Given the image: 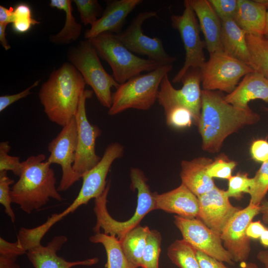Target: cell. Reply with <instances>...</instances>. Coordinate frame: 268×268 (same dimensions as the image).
Returning <instances> with one entry per match:
<instances>
[{"instance_id": "cell-1", "label": "cell", "mask_w": 268, "mask_h": 268, "mask_svg": "<svg viewBox=\"0 0 268 268\" xmlns=\"http://www.w3.org/2000/svg\"><path fill=\"white\" fill-rule=\"evenodd\" d=\"M201 98V112L197 126L204 151L218 152L229 135L260 120V115L249 107L234 106L216 92L202 89Z\"/></svg>"}, {"instance_id": "cell-2", "label": "cell", "mask_w": 268, "mask_h": 268, "mask_svg": "<svg viewBox=\"0 0 268 268\" xmlns=\"http://www.w3.org/2000/svg\"><path fill=\"white\" fill-rule=\"evenodd\" d=\"M86 84L81 73L70 63H64L54 70L38 93L49 120L65 126L75 116Z\"/></svg>"}, {"instance_id": "cell-3", "label": "cell", "mask_w": 268, "mask_h": 268, "mask_svg": "<svg viewBox=\"0 0 268 268\" xmlns=\"http://www.w3.org/2000/svg\"><path fill=\"white\" fill-rule=\"evenodd\" d=\"M45 159L44 154H39L22 161L21 175L10 189L12 203L28 214L42 207L50 198L63 201L56 187L54 171Z\"/></svg>"}, {"instance_id": "cell-4", "label": "cell", "mask_w": 268, "mask_h": 268, "mask_svg": "<svg viewBox=\"0 0 268 268\" xmlns=\"http://www.w3.org/2000/svg\"><path fill=\"white\" fill-rule=\"evenodd\" d=\"M131 186L137 191V205L133 215L125 221H119L109 214L107 208V196L110 184L108 183L103 193L95 199L94 211L96 222L93 228L95 233L100 232L115 236L120 239L127 232L139 225L140 222L149 212L156 209L154 193L150 191L147 179L142 170L132 168L130 171Z\"/></svg>"}, {"instance_id": "cell-5", "label": "cell", "mask_w": 268, "mask_h": 268, "mask_svg": "<svg viewBox=\"0 0 268 268\" xmlns=\"http://www.w3.org/2000/svg\"><path fill=\"white\" fill-rule=\"evenodd\" d=\"M172 67V64L162 65L120 84L112 93V104L108 115L114 116L128 109L149 110L157 100L162 80Z\"/></svg>"}, {"instance_id": "cell-6", "label": "cell", "mask_w": 268, "mask_h": 268, "mask_svg": "<svg viewBox=\"0 0 268 268\" xmlns=\"http://www.w3.org/2000/svg\"><path fill=\"white\" fill-rule=\"evenodd\" d=\"M88 40L95 48L99 57L110 65L112 76L120 84L142 72H150L163 65L154 60L137 56L113 33H101Z\"/></svg>"}, {"instance_id": "cell-7", "label": "cell", "mask_w": 268, "mask_h": 268, "mask_svg": "<svg viewBox=\"0 0 268 268\" xmlns=\"http://www.w3.org/2000/svg\"><path fill=\"white\" fill-rule=\"evenodd\" d=\"M67 58L81 73L86 84L91 87L102 106L109 109L112 104L111 88L117 89L120 84L105 70L90 40L81 41L69 49Z\"/></svg>"}, {"instance_id": "cell-8", "label": "cell", "mask_w": 268, "mask_h": 268, "mask_svg": "<svg viewBox=\"0 0 268 268\" xmlns=\"http://www.w3.org/2000/svg\"><path fill=\"white\" fill-rule=\"evenodd\" d=\"M200 69L203 90H219L228 94L237 86L240 79L254 70L245 63L223 51L210 53Z\"/></svg>"}, {"instance_id": "cell-9", "label": "cell", "mask_w": 268, "mask_h": 268, "mask_svg": "<svg viewBox=\"0 0 268 268\" xmlns=\"http://www.w3.org/2000/svg\"><path fill=\"white\" fill-rule=\"evenodd\" d=\"M184 5L182 14L171 17L172 26L179 32L185 51L184 64L173 78V83L180 82L189 69H201L205 63L197 16L189 0H185Z\"/></svg>"}, {"instance_id": "cell-10", "label": "cell", "mask_w": 268, "mask_h": 268, "mask_svg": "<svg viewBox=\"0 0 268 268\" xmlns=\"http://www.w3.org/2000/svg\"><path fill=\"white\" fill-rule=\"evenodd\" d=\"M124 152L123 146L117 142L106 147L100 161L82 176V184L77 197L67 208L58 213L59 219L61 220L103 193L108 184L106 179L110 168L115 160L123 156Z\"/></svg>"}, {"instance_id": "cell-11", "label": "cell", "mask_w": 268, "mask_h": 268, "mask_svg": "<svg viewBox=\"0 0 268 268\" xmlns=\"http://www.w3.org/2000/svg\"><path fill=\"white\" fill-rule=\"evenodd\" d=\"M181 81L183 83L182 87L176 89L170 81L168 74L166 75L161 82L157 100L163 108L180 106L188 109L192 114L194 123L197 126L201 107L200 69H189Z\"/></svg>"}, {"instance_id": "cell-12", "label": "cell", "mask_w": 268, "mask_h": 268, "mask_svg": "<svg viewBox=\"0 0 268 268\" xmlns=\"http://www.w3.org/2000/svg\"><path fill=\"white\" fill-rule=\"evenodd\" d=\"M152 17H158L154 11L139 13L125 30L116 34L117 38L133 53L146 56L148 59L163 65L172 64L176 57L170 56L164 48L161 39L145 35L142 28L144 22Z\"/></svg>"}, {"instance_id": "cell-13", "label": "cell", "mask_w": 268, "mask_h": 268, "mask_svg": "<svg viewBox=\"0 0 268 268\" xmlns=\"http://www.w3.org/2000/svg\"><path fill=\"white\" fill-rule=\"evenodd\" d=\"M77 144V126L74 117L63 127L61 132L48 145L50 155L47 161L51 164L60 165L62 170L61 180L57 188L59 192L67 190L80 179L73 168Z\"/></svg>"}, {"instance_id": "cell-14", "label": "cell", "mask_w": 268, "mask_h": 268, "mask_svg": "<svg viewBox=\"0 0 268 268\" xmlns=\"http://www.w3.org/2000/svg\"><path fill=\"white\" fill-rule=\"evenodd\" d=\"M92 93L93 91L90 90L84 91L74 116L77 126V144L73 168L80 178L94 167L101 158L95 152V142L102 131L98 126L90 124L86 112V100L92 97Z\"/></svg>"}, {"instance_id": "cell-15", "label": "cell", "mask_w": 268, "mask_h": 268, "mask_svg": "<svg viewBox=\"0 0 268 268\" xmlns=\"http://www.w3.org/2000/svg\"><path fill=\"white\" fill-rule=\"evenodd\" d=\"M174 224L183 239L196 251L222 262L232 264L230 254L224 248L220 235L207 227L198 218H185L174 215Z\"/></svg>"}, {"instance_id": "cell-16", "label": "cell", "mask_w": 268, "mask_h": 268, "mask_svg": "<svg viewBox=\"0 0 268 268\" xmlns=\"http://www.w3.org/2000/svg\"><path fill=\"white\" fill-rule=\"evenodd\" d=\"M260 212V205L249 202L245 208L235 213L224 228L221 239L233 262L241 263L248 259L251 252V239L247 235V228Z\"/></svg>"}, {"instance_id": "cell-17", "label": "cell", "mask_w": 268, "mask_h": 268, "mask_svg": "<svg viewBox=\"0 0 268 268\" xmlns=\"http://www.w3.org/2000/svg\"><path fill=\"white\" fill-rule=\"evenodd\" d=\"M198 198L200 211L197 218L219 235L240 210L230 203L226 191L216 186Z\"/></svg>"}, {"instance_id": "cell-18", "label": "cell", "mask_w": 268, "mask_h": 268, "mask_svg": "<svg viewBox=\"0 0 268 268\" xmlns=\"http://www.w3.org/2000/svg\"><path fill=\"white\" fill-rule=\"evenodd\" d=\"M142 0H112L106 1L102 15L84 33V38L90 39L103 33L119 34L128 16L141 3Z\"/></svg>"}, {"instance_id": "cell-19", "label": "cell", "mask_w": 268, "mask_h": 268, "mask_svg": "<svg viewBox=\"0 0 268 268\" xmlns=\"http://www.w3.org/2000/svg\"><path fill=\"white\" fill-rule=\"evenodd\" d=\"M67 240L65 235L53 238L46 246L41 244L28 250L26 255L34 268H71L77 266H92L97 263L96 258L69 262L57 255Z\"/></svg>"}, {"instance_id": "cell-20", "label": "cell", "mask_w": 268, "mask_h": 268, "mask_svg": "<svg viewBox=\"0 0 268 268\" xmlns=\"http://www.w3.org/2000/svg\"><path fill=\"white\" fill-rule=\"evenodd\" d=\"M156 209L185 218H197L200 211L198 198L182 184L161 194L154 193Z\"/></svg>"}, {"instance_id": "cell-21", "label": "cell", "mask_w": 268, "mask_h": 268, "mask_svg": "<svg viewBox=\"0 0 268 268\" xmlns=\"http://www.w3.org/2000/svg\"><path fill=\"white\" fill-rule=\"evenodd\" d=\"M199 22L209 53L223 51L221 41V22L207 0H189Z\"/></svg>"}, {"instance_id": "cell-22", "label": "cell", "mask_w": 268, "mask_h": 268, "mask_svg": "<svg viewBox=\"0 0 268 268\" xmlns=\"http://www.w3.org/2000/svg\"><path fill=\"white\" fill-rule=\"evenodd\" d=\"M228 103L241 108L255 99L268 102V79L255 71L248 73L231 93L224 97Z\"/></svg>"}, {"instance_id": "cell-23", "label": "cell", "mask_w": 268, "mask_h": 268, "mask_svg": "<svg viewBox=\"0 0 268 268\" xmlns=\"http://www.w3.org/2000/svg\"><path fill=\"white\" fill-rule=\"evenodd\" d=\"M212 160L199 157L191 160H183L181 164L180 177L182 184L197 197L209 192L216 186L212 178L206 173L208 165Z\"/></svg>"}, {"instance_id": "cell-24", "label": "cell", "mask_w": 268, "mask_h": 268, "mask_svg": "<svg viewBox=\"0 0 268 268\" xmlns=\"http://www.w3.org/2000/svg\"><path fill=\"white\" fill-rule=\"evenodd\" d=\"M267 12V4L264 0H238L233 19L246 33L263 36Z\"/></svg>"}, {"instance_id": "cell-25", "label": "cell", "mask_w": 268, "mask_h": 268, "mask_svg": "<svg viewBox=\"0 0 268 268\" xmlns=\"http://www.w3.org/2000/svg\"><path fill=\"white\" fill-rule=\"evenodd\" d=\"M246 35V32L238 26L233 18L221 21V41L223 52L251 67Z\"/></svg>"}, {"instance_id": "cell-26", "label": "cell", "mask_w": 268, "mask_h": 268, "mask_svg": "<svg viewBox=\"0 0 268 268\" xmlns=\"http://www.w3.org/2000/svg\"><path fill=\"white\" fill-rule=\"evenodd\" d=\"M71 0H51L49 5L63 10L65 13V23L62 30L55 35H51L50 41L56 45H65L78 39L82 30L81 25L77 23L72 14Z\"/></svg>"}, {"instance_id": "cell-27", "label": "cell", "mask_w": 268, "mask_h": 268, "mask_svg": "<svg viewBox=\"0 0 268 268\" xmlns=\"http://www.w3.org/2000/svg\"><path fill=\"white\" fill-rule=\"evenodd\" d=\"M150 229L140 225L119 239L129 262L135 268L140 267L143 252Z\"/></svg>"}, {"instance_id": "cell-28", "label": "cell", "mask_w": 268, "mask_h": 268, "mask_svg": "<svg viewBox=\"0 0 268 268\" xmlns=\"http://www.w3.org/2000/svg\"><path fill=\"white\" fill-rule=\"evenodd\" d=\"M93 243L102 244L107 255L106 268H135L128 260L119 240L115 236L101 233H95L89 238Z\"/></svg>"}, {"instance_id": "cell-29", "label": "cell", "mask_w": 268, "mask_h": 268, "mask_svg": "<svg viewBox=\"0 0 268 268\" xmlns=\"http://www.w3.org/2000/svg\"><path fill=\"white\" fill-rule=\"evenodd\" d=\"M251 67L268 79V41L264 36L246 33Z\"/></svg>"}, {"instance_id": "cell-30", "label": "cell", "mask_w": 268, "mask_h": 268, "mask_svg": "<svg viewBox=\"0 0 268 268\" xmlns=\"http://www.w3.org/2000/svg\"><path fill=\"white\" fill-rule=\"evenodd\" d=\"M167 255L172 262L180 268H201L196 250L183 239L173 242L168 248Z\"/></svg>"}, {"instance_id": "cell-31", "label": "cell", "mask_w": 268, "mask_h": 268, "mask_svg": "<svg viewBox=\"0 0 268 268\" xmlns=\"http://www.w3.org/2000/svg\"><path fill=\"white\" fill-rule=\"evenodd\" d=\"M161 243L160 233L156 230H150L143 252L140 267L158 268Z\"/></svg>"}, {"instance_id": "cell-32", "label": "cell", "mask_w": 268, "mask_h": 268, "mask_svg": "<svg viewBox=\"0 0 268 268\" xmlns=\"http://www.w3.org/2000/svg\"><path fill=\"white\" fill-rule=\"evenodd\" d=\"M253 180V185L249 193L250 203L261 205L268 191V161L262 163Z\"/></svg>"}, {"instance_id": "cell-33", "label": "cell", "mask_w": 268, "mask_h": 268, "mask_svg": "<svg viewBox=\"0 0 268 268\" xmlns=\"http://www.w3.org/2000/svg\"><path fill=\"white\" fill-rule=\"evenodd\" d=\"M40 22L33 18L30 6L25 2H20L14 8L12 27L16 33L23 34Z\"/></svg>"}, {"instance_id": "cell-34", "label": "cell", "mask_w": 268, "mask_h": 268, "mask_svg": "<svg viewBox=\"0 0 268 268\" xmlns=\"http://www.w3.org/2000/svg\"><path fill=\"white\" fill-rule=\"evenodd\" d=\"M26 254L17 241L9 242L0 238V268H21L16 263L18 256Z\"/></svg>"}, {"instance_id": "cell-35", "label": "cell", "mask_w": 268, "mask_h": 268, "mask_svg": "<svg viewBox=\"0 0 268 268\" xmlns=\"http://www.w3.org/2000/svg\"><path fill=\"white\" fill-rule=\"evenodd\" d=\"M166 122L169 127L181 129L190 127L194 122L191 112L180 106H172L163 108Z\"/></svg>"}, {"instance_id": "cell-36", "label": "cell", "mask_w": 268, "mask_h": 268, "mask_svg": "<svg viewBox=\"0 0 268 268\" xmlns=\"http://www.w3.org/2000/svg\"><path fill=\"white\" fill-rule=\"evenodd\" d=\"M80 14L81 22L84 25H93L103 12L102 7L97 0H74Z\"/></svg>"}, {"instance_id": "cell-37", "label": "cell", "mask_w": 268, "mask_h": 268, "mask_svg": "<svg viewBox=\"0 0 268 268\" xmlns=\"http://www.w3.org/2000/svg\"><path fill=\"white\" fill-rule=\"evenodd\" d=\"M253 183V178H249L247 173H239L228 179L226 194L229 198H241L243 193H249Z\"/></svg>"}, {"instance_id": "cell-38", "label": "cell", "mask_w": 268, "mask_h": 268, "mask_svg": "<svg viewBox=\"0 0 268 268\" xmlns=\"http://www.w3.org/2000/svg\"><path fill=\"white\" fill-rule=\"evenodd\" d=\"M11 146L8 141H1L0 143V172L11 171L12 173L19 177L22 168V162L20 157L11 156L8 153Z\"/></svg>"}, {"instance_id": "cell-39", "label": "cell", "mask_w": 268, "mask_h": 268, "mask_svg": "<svg viewBox=\"0 0 268 268\" xmlns=\"http://www.w3.org/2000/svg\"><path fill=\"white\" fill-rule=\"evenodd\" d=\"M236 166L235 161L222 156L218 157L208 165L206 173L211 178L228 180L232 176V172Z\"/></svg>"}, {"instance_id": "cell-40", "label": "cell", "mask_w": 268, "mask_h": 268, "mask_svg": "<svg viewBox=\"0 0 268 268\" xmlns=\"http://www.w3.org/2000/svg\"><path fill=\"white\" fill-rule=\"evenodd\" d=\"M7 172H0V203L4 207V211L10 218L12 223L15 221V215L13 212L11 203L10 186L14 183V181L7 176Z\"/></svg>"}, {"instance_id": "cell-41", "label": "cell", "mask_w": 268, "mask_h": 268, "mask_svg": "<svg viewBox=\"0 0 268 268\" xmlns=\"http://www.w3.org/2000/svg\"><path fill=\"white\" fill-rule=\"evenodd\" d=\"M221 21L233 18L238 8V0H209Z\"/></svg>"}, {"instance_id": "cell-42", "label": "cell", "mask_w": 268, "mask_h": 268, "mask_svg": "<svg viewBox=\"0 0 268 268\" xmlns=\"http://www.w3.org/2000/svg\"><path fill=\"white\" fill-rule=\"evenodd\" d=\"M40 79L36 80L33 84L24 90L12 95H5L0 96V112L7 107L21 99L26 97L31 93V90L38 86Z\"/></svg>"}, {"instance_id": "cell-43", "label": "cell", "mask_w": 268, "mask_h": 268, "mask_svg": "<svg viewBox=\"0 0 268 268\" xmlns=\"http://www.w3.org/2000/svg\"><path fill=\"white\" fill-rule=\"evenodd\" d=\"M251 153L257 161L263 163L268 161V142L264 139L254 141L251 147Z\"/></svg>"}, {"instance_id": "cell-44", "label": "cell", "mask_w": 268, "mask_h": 268, "mask_svg": "<svg viewBox=\"0 0 268 268\" xmlns=\"http://www.w3.org/2000/svg\"><path fill=\"white\" fill-rule=\"evenodd\" d=\"M196 256L201 268H228L222 262L196 251Z\"/></svg>"}, {"instance_id": "cell-45", "label": "cell", "mask_w": 268, "mask_h": 268, "mask_svg": "<svg viewBox=\"0 0 268 268\" xmlns=\"http://www.w3.org/2000/svg\"><path fill=\"white\" fill-rule=\"evenodd\" d=\"M266 228L260 220L252 221L247 228L246 234L250 239H259Z\"/></svg>"}, {"instance_id": "cell-46", "label": "cell", "mask_w": 268, "mask_h": 268, "mask_svg": "<svg viewBox=\"0 0 268 268\" xmlns=\"http://www.w3.org/2000/svg\"><path fill=\"white\" fill-rule=\"evenodd\" d=\"M14 8L10 7L9 8L0 5V24L7 25L12 23L13 21Z\"/></svg>"}, {"instance_id": "cell-47", "label": "cell", "mask_w": 268, "mask_h": 268, "mask_svg": "<svg viewBox=\"0 0 268 268\" xmlns=\"http://www.w3.org/2000/svg\"><path fill=\"white\" fill-rule=\"evenodd\" d=\"M7 25L0 24V43L5 50L7 51L11 48L6 38V27Z\"/></svg>"}, {"instance_id": "cell-48", "label": "cell", "mask_w": 268, "mask_h": 268, "mask_svg": "<svg viewBox=\"0 0 268 268\" xmlns=\"http://www.w3.org/2000/svg\"><path fill=\"white\" fill-rule=\"evenodd\" d=\"M260 206L262 220L265 224L268 225V200L262 202Z\"/></svg>"}, {"instance_id": "cell-49", "label": "cell", "mask_w": 268, "mask_h": 268, "mask_svg": "<svg viewBox=\"0 0 268 268\" xmlns=\"http://www.w3.org/2000/svg\"><path fill=\"white\" fill-rule=\"evenodd\" d=\"M259 239L261 244L268 248V228L265 230Z\"/></svg>"}, {"instance_id": "cell-50", "label": "cell", "mask_w": 268, "mask_h": 268, "mask_svg": "<svg viewBox=\"0 0 268 268\" xmlns=\"http://www.w3.org/2000/svg\"><path fill=\"white\" fill-rule=\"evenodd\" d=\"M264 1L267 4V12L266 24L263 36L265 38V39L268 41V0H266Z\"/></svg>"}, {"instance_id": "cell-51", "label": "cell", "mask_w": 268, "mask_h": 268, "mask_svg": "<svg viewBox=\"0 0 268 268\" xmlns=\"http://www.w3.org/2000/svg\"><path fill=\"white\" fill-rule=\"evenodd\" d=\"M240 264V268H259L256 264L253 263H247L245 262Z\"/></svg>"}]
</instances>
